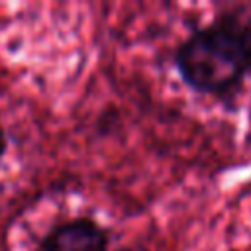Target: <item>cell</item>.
Masks as SVG:
<instances>
[{
	"label": "cell",
	"instance_id": "cell-1",
	"mask_svg": "<svg viewBox=\"0 0 251 251\" xmlns=\"http://www.w3.org/2000/svg\"><path fill=\"white\" fill-rule=\"evenodd\" d=\"M173 65L196 94L227 102L251 78V2L235 4L194 27L175 49Z\"/></svg>",
	"mask_w": 251,
	"mask_h": 251
},
{
	"label": "cell",
	"instance_id": "cell-2",
	"mask_svg": "<svg viewBox=\"0 0 251 251\" xmlns=\"http://www.w3.org/2000/svg\"><path fill=\"white\" fill-rule=\"evenodd\" d=\"M110 231L94 218L78 216L55 224L39 241L37 251H108Z\"/></svg>",
	"mask_w": 251,
	"mask_h": 251
},
{
	"label": "cell",
	"instance_id": "cell-3",
	"mask_svg": "<svg viewBox=\"0 0 251 251\" xmlns=\"http://www.w3.org/2000/svg\"><path fill=\"white\" fill-rule=\"evenodd\" d=\"M6 151H8V133H6L4 126L0 124V161L6 155Z\"/></svg>",
	"mask_w": 251,
	"mask_h": 251
}]
</instances>
